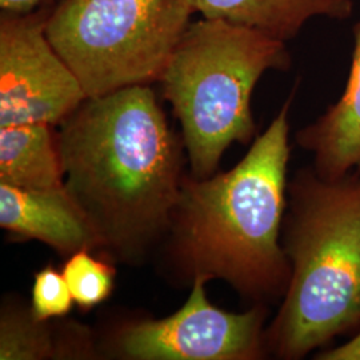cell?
Here are the masks:
<instances>
[{
  "instance_id": "1",
  "label": "cell",
  "mask_w": 360,
  "mask_h": 360,
  "mask_svg": "<svg viewBox=\"0 0 360 360\" xmlns=\"http://www.w3.org/2000/svg\"><path fill=\"white\" fill-rule=\"evenodd\" d=\"M65 187L102 250L136 257L171 227L181 144L150 86L87 98L59 124Z\"/></svg>"
},
{
  "instance_id": "2",
  "label": "cell",
  "mask_w": 360,
  "mask_h": 360,
  "mask_svg": "<svg viewBox=\"0 0 360 360\" xmlns=\"http://www.w3.org/2000/svg\"><path fill=\"white\" fill-rule=\"evenodd\" d=\"M292 101L294 95L232 169L183 179L169 230L174 255L191 282L224 281L257 304L285 295L291 266L281 238Z\"/></svg>"
},
{
  "instance_id": "3",
  "label": "cell",
  "mask_w": 360,
  "mask_h": 360,
  "mask_svg": "<svg viewBox=\"0 0 360 360\" xmlns=\"http://www.w3.org/2000/svg\"><path fill=\"white\" fill-rule=\"evenodd\" d=\"M287 193L291 279L264 339L269 355L297 360L360 330V171L330 179L304 168Z\"/></svg>"
},
{
  "instance_id": "4",
  "label": "cell",
  "mask_w": 360,
  "mask_h": 360,
  "mask_svg": "<svg viewBox=\"0 0 360 360\" xmlns=\"http://www.w3.org/2000/svg\"><path fill=\"white\" fill-rule=\"evenodd\" d=\"M290 65L285 41L224 20L190 23L159 83L179 119L193 176H212L232 143L254 139L255 86L264 72Z\"/></svg>"
},
{
  "instance_id": "5",
  "label": "cell",
  "mask_w": 360,
  "mask_h": 360,
  "mask_svg": "<svg viewBox=\"0 0 360 360\" xmlns=\"http://www.w3.org/2000/svg\"><path fill=\"white\" fill-rule=\"evenodd\" d=\"M193 13L190 0H58L46 32L98 98L159 82Z\"/></svg>"
},
{
  "instance_id": "6",
  "label": "cell",
  "mask_w": 360,
  "mask_h": 360,
  "mask_svg": "<svg viewBox=\"0 0 360 360\" xmlns=\"http://www.w3.org/2000/svg\"><path fill=\"white\" fill-rule=\"evenodd\" d=\"M52 0L26 13H0V127L59 126L87 99L47 38Z\"/></svg>"
},
{
  "instance_id": "7",
  "label": "cell",
  "mask_w": 360,
  "mask_h": 360,
  "mask_svg": "<svg viewBox=\"0 0 360 360\" xmlns=\"http://www.w3.org/2000/svg\"><path fill=\"white\" fill-rule=\"evenodd\" d=\"M205 279L193 281L181 309L165 319L131 323L116 335L115 349L134 360H257L269 355L266 304L242 314L217 309Z\"/></svg>"
},
{
  "instance_id": "8",
  "label": "cell",
  "mask_w": 360,
  "mask_h": 360,
  "mask_svg": "<svg viewBox=\"0 0 360 360\" xmlns=\"http://www.w3.org/2000/svg\"><path fill=\"white\" fill-rule=\"evenodd\" d=\"M0 226L15 236L43 242L63 255L102 247L90 219L65 186L30 190L0 183Z\"/></svg>"
},
{
  "instance_id": "9",
  "label": "cell",
  "mask_w": 360,
  "mask_h": 360,
  "mask_svg": "<svg viewBox=\"0 0 360 360\" xmlns=\"http://www.w3.org/2000/svg\"><path fill=\"white\" fill-rule=\"evenodd\" d=\"M354 35L352 65L342 98L296 134V143L312 155V168L330 179L360 171V23Z\"/></svg>"
},
{
  "instance_id": "10",
  "label": "cell",
  "mask_w": 360,
  "mask_h": 360,
  "mask_svg": "<svg viewBox=\"0 0 360 360\" xmlns=\"http://www.w3.org/2000/svg\"><path fill=\"white\" fill-rule=\"evenodd\" d=\"M193 13L207 19L254 28L271 38H295L309 19L327 16L346 20L352 0H190Z\"/></svg>"
},
{
  "instance_id": "11",
  "label": "cell",
  "mask_w": 360,
  "mask_h": 360,
  "mask_svg": "<svg viewBox=\"0 0 360 360\" xmlns=\"http://www.w3.org/2000/svg\"><path fill=\"white\" fill-rule=\"evenodd\" d=\"M53 126L26 123L0 127V183L30 190L65 186Z\"/></svg>"
},
{
  "instance_id": "12",
  "label": "cell",
  "mask_w": 360,
  "mask_h": 360,
  "mask_svg": "<svg viewBox=\"0 0 360 360\" xmlns=\"http://www.w3.org/2000/svg\"><path fill=\"white\" fill-rule=\"evenodd\" d=\"M49 321L34 318L31 309L3 311L0 321V359L41 360L72 358L75 351L53 339Z\"/></svg>"
},
{
  "instance_id": "13",
  "label": "cell",
  "mask_w": 360,
  "mask_h": 360,
  "mask_svg": "<svg viewBox=\"0 0 360 360\" xmlns=\"http://www.w3.org/2000/svg\"><path fill=\"white\" fill-rule=\"evenodd\" d=\"M63 276L79 309L89 311L111 295L115 283V269L90 250L70 255L63 266Z\"/></svg>"
},
{
  "instance_id": "14",
  "label": "cell",
  "mask_w": 360,
  "mask_h": 360,
  "mask_svg": "<svg viewBox=\"0 0 360 360\" xmlns=\"http://www.w3.org/2000/svg\"><path fill=\"white\" fill-rule=\"evenodd\" d=\"M74 303L63 272L49 266L35 274L31 300V312L35 319L46 322L62 318L71 311Z\"/></svg>"
},
{
  "instance_id": "15",
  "label": "cell",
  "mask_w": 360,
  "mask_h": 360,
  "mask_svg": "<svg viewBox=\"0 0 360 360\" xmlns=\"http://www.w3.org/2000/svg\"><path fill=\"white\" fill-rule=\"evenodd\" d=\"M318 360H360V330L347 343L338 347L323 348L316 352Z\"/></svg>"
},
{
  "instance_id": "16",
  "label": "cell",
  "mask_w": 360,
  "mask_h": 360,
  "mask_svg": "<svg viewBox=\"0 0 360 360\" xmlns=\"http://www.w3.org/2000/svg\"><path fill=\"white\" fill-rule=\"evenodd\" d=\"M44 0H0L1 11L26 13L37 8Z\"/></svg>"
}]
</instances>
